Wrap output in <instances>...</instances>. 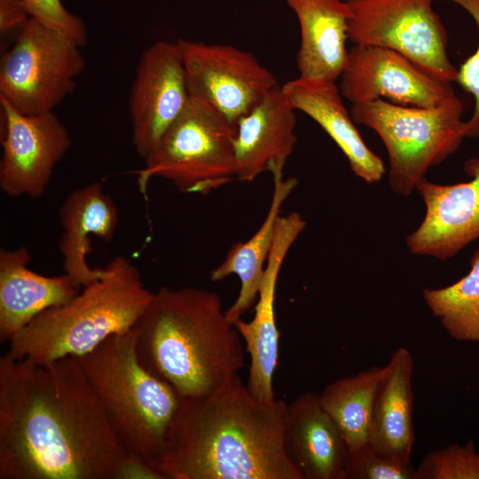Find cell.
Segmentation results:
<instances>
[{"instance_id": "obj_1", "label": "cell", "mask_w": 479, "mask_h": 479, "mask_svg": "<svg viewBox=\"0 0 479 479\" xmlns=\"http://www.w3.org/2000/svg\"><path fill=\"white\" fill-rule=\"evenodd\" d=\"M130 458L74 357L0 358V479H129Z\"/></svg>"}, {"instance_id": "obj_2", "label": "cell", "mask_w": 479, "mask_h": 479, "mask_svg": "<svg viewBox=\"0 0 479 479\" xmlns=\"http://www.w3.org/2000/svg\"><path fill=\"white\" fill-rule=\"evenodd\" d=\"M287 404H264L239 374L213 391L183 397L165 479H303L284 442Z\"/></svg>"}, {"instance_id": "obj_3", "label": "cell", "mask_w": 479, "mask_h": 479, "mask_svg": "<svg viewBox=\"0 0 479 479\" xmlns=\"http://www.w3.org/2000/svg\"><path fill=\"white\" fill-rule=\"evenodd\" d=\"M134 330L141 364L183 397L213 391L245 365L242 339L210 290L159 288Z\"/></svg>"}, {"instance_id": "obj_4", "label": "cell", "mask_w": 479, "mask_h": 479, "mask_svg": "<svg viewBox=\"0 0 479 479\" xmlns=\"http://www.w3.org/2000/svg\"><path fill=\"white\" fill-rule=\"evenodd\" d=\"M75 358L128 455L160 473L183 397L141 364L134 327Z\"/></svg>"}, {"instance_id": "obj_5", "label": "cell", "mask_w": 479, "mask_h": 479, "mask_svg": "<svg viewBox=\"0 0 479 479\" xmlns=\"http://www.w3.org/2000/svg\"><path fill=\"white\" fill-rule=\"evenodd\" d=\"M152 295L139 270L125 257L116 256L99 278L20 330L6 353L41 365L84 356L110 336L131 330Z\"/></svg>"}, {"instance_id": "obj_6", "label": "cell", "mask_w": 479, "mask_h": 479, "mask_svg": "<svg viewBox=\"0 0 479 479\" xmlns=\"http://www.w3.org/2000/svg\"><path fill=\"white\" fill-rule=\"evenodd\" d=\"M349 113L355 123L381 137L389 159V185L400 195H410L428 169L453 154L466 137L463 105L456 95L435 107L378 98L351 105Z\"/></svg>"}, {"instance_id": "obj_7", "label": "cell", "mask_w": 479, "mask_h": 479, "mask_svg": "<svg viewBox=\"0 0 479 479\" xmlns=\"http://www.w3.org/2000/svg\"><path fill=\"white\" fill-rule=\"evenodd\" d=\"M236 128L210 105L191 98L137 171L140 192L161 177L185 193L208 194L236 177Z\"/></svg>"}, {"instance_id": "obj_8", "label": "cell", "mask_w": 479, "mask_h": 479, "mask_svg": "<svg viewBox=\"0 0 479 479\" xmlns=\"http://www.w3.org/2000/svg\"><path fill=\"white\" fill-rule=\"evenodd\" d=\"M80 46L34 18L0 62V97L18 112L53 110L70 95L85 68Z\"/></svg>"}, {"instance_id": "obj_9", "label": "cell", "mask_w": 479, "mask_h": 479, "mask_svg": "<svg viewBox=\"0 0 479 479\" xmlns=\"http://www.w3.org/2000/svg\"><path fill=\"white\" fill-rule=\"evenodd\" d=\"M435 0H352L348 36L354 44L389 48L432 75L456 82L458 69L447 54V31Z\"/></svg>"}, {"instance_id": "obj_10", "label": "cell", "mask_w": 479, "mask_h": 479, "mask_svg": "<svg viewBox=\"0 0 479 479\" xmlns=\"http://www.w3.org/2000/svg\"><path fill=\"white\" fill-rule=\"evenodd\" d=\"M191 98L210 105L236 128L278 81L251 52L228 44L178 39Z\"/></svg>"}, {"instance_id": "obj_11", "label": "cell", "mask_w": 479, "mask_h": 479, "mask_svg": "<svg viewBox=\"0 0 479 479\" xmlns=\"http://www.w3.org/2000/svg\"><path fill=\"white\" fill-rule=\"evenodd\" d=\"M0 106L1 191L12 198H38L70 149V134L53 112L24 114L2 97Z\"/></svg>"}, {"instance_id": "obj_12", "label": "cell", "mask_w": 479, "mask_h": 479, "mask_svg": "<svg viewBox=\"0 0 479 479\" xmlns=\"http://www.w3.org/2000/svg\"><path fill=\"white\" fill-rule=\"evenodd\" d=\"M340 91L351 105L388 98L414 107H435L456 94L451 85L397 51L354 44L341 75Z\"/></svg>"}, {"instance_id": "obj_13", "label": "cell", "mask_w": 479, "mask_h": 479, "mask_svg": "<svg viewBox=\"0 0 479 479\" xmlns=\"http://www.w3.org/2000/svg\"><path fill=\"white\" fill-rule=\"evenodd\" d=\"M190 98L177 42L150 45L139 59L129 99L132 144L143 160L154 151Z\"/></svg>"}, {"instance_id": "obj_14", "label": "cell", "mask_w": 479, "mask_h": 479, "mask_svg": "<svg viewBox=\"0 0 479 479\" xmlns=\"http://www.w3.org/2000/svg\"><path fill=\"white\" fill-rule=\"evenodd\" d=\"M305 227L306 222L298 212L279 217L254 317L250 321L240 318L232 323L246 344L250 359L247 389L256 399L268 404L276 401L272 383L279 357V332L275 315L278 279L289 249Z\"/></svg>"}, {"instance_id": "obj_15", "label": "cell", "mask_w": 479, "mask_h": 479, "mask_svg": "<svg viewBox=\"0 0 479 479\" xmlns=\"http://www.w3.org/2000/svg\"><path fill=\"white\" fill-rule=\"evenodd\" d=\"M465 170L473 177L468 182L443 185L423 177L417 183L426 214L406 239L412 254L447 260L479 239V159L468 161Z\"/></svg>"}, {"instance_id": "obj_16", "label": "cell", "mask_w": 479, "mask_h": 479, "mask_svg": "<svg viewBox=\"0 0 479 479\" xmlns=\"http://www.w3.org/2000/svg\"><path fill=\"white\" fill-rule=\"evenodd\" d=\"M295 111L278 86L238 121L236 178L249 183L265 171L284 172L297 141Z\"/></svg>"}, {"instance_id": "obj_17", "label": "cell", "mask_w": 479, "mask_h": 479, "mask_svg": "<svg viewBox=\"0 0 479 479\" xmlns=\"http://www.w3.org/2000/svg\"><path fill=\"white\" fill-rule=\"evenodd\" d=\"M30 260L26 247L0 251L1 342H9L36 316L67 302L82 288L67 273L49 277L31 271Z\"/></svg>"}, {"instance_id": "obj_18", "label": "cell", "mask_w": 479, "mask_h": 479, "mask_svg": "<svg viewBox=\"0 0 479 479\" xmlns=\"http://www.w3.org/2000/svg\"><path fill=\"white\" fill-rule=\"evenodd\" d=\"M284 442L303 479H342L347 446L319 394L308 391L287 404Z\"/></svg>"}, {"instance_id": "obj_19", "label": "cell", "mask_w": 479, "mask_h": 479, "mask_svg": "<svg viewBox=\"0 0 479 479\" xmlns=\"http://www.w3.org/2000/svg\"><path fill=\"white\" fill-rule=\"evenodd\" d=\"M281 90L295 110L310 116L334 141L357 177L368 184L381 179L385 165L363 140L335 82L298 77L284 83Z\"/></svg>"}, {"instance_id": "obj_20", "label": "cell", "mask_w": 479, "mask_h": 479, "mask_svg": "<svg viewBox=\"0 0 479 479\" xmlns=\"http://www.w3.org/2000/svg\"><path fill=\"white\" fill-rule=\"evenodd\" d=\"M301 35L296 55L299 77L336 82L349 57L346 47L350 9L342 0H287Z\"/></svg>"}, {"instance_id": "obj_21", "label": "cell", "mask_w": 479, "mask_h": 479, "mask_svg": "<svg viewBox=\"0 0 479 479\" xmlns=\"http://www.w3.org/2000/svg\"><path fill=\"white\" fill-rule=\"evenodd\" d=\"M63 232L59 249L65 273L83 287L98 278L103 268H92L86 255L90 252V236L109 242L119 223L118 209L99 182L71 192L59 208Z\"/></svg>"}, {"instance_id": "obj_22", "label": "cell", "mask_w": 479, "mask_h": 479, "mask_svg": "<svg viewBox=\"0 0 479 479\" xmlns=\"http://www.w3.org/2000/svg\"><path fill=\"white\" fill-rule=\"evenodd\" d=\"M413 366L408 349L400 347L391 355L374 394L369 431L375 452L404 462H411L415 441Z\"/></svg>"}, {"instance_id": "obj_23", "label": "cell", "mask_w": 479, "mask_h": 479, "mask_svg": "<svg viewBox=\"0 0 479 479\" xmlns=\"http://www.w3.org/2000/svg\"><path fill=\"white\" fill-rule=\"evenodd\" d=\"M271 176L272 196L262 224L248 240L233 244L224 259L210 272L212 281H220L230 275H236L240 279L239 294L225 310L231 323L242 318L257 299L282 206L298 185L294 177L284 178V172H276Z\"/></svg>"}, {"instance_id": "obj_24", "label": "cell", "mask_w": 479, "mask_h": 479, "mask_svg": "<svg viewBox=\"0 0 479 479\" xmlns=\"http://www.w3.org/2000/svg\"><path fill=\"white\" fill-rule=\"evenodd\" d=\"M384 366H373L327 384L319 394L321 404L341 432L348 453L370 445L373 397Z\"/></svg>"}, {"instance_id": "obj_25", "label": "cell", "mask_w": 479, "mask_h": 479, "mask_svg": "<svg viewBox=\"0 0 479 479\" xmlns=\"http://www.w3.org/2000/svg\"><path fill=\"white\" fill-rule=\"evenodd\" d=\"M470 271L442 288H426L423 298L448 334L461 342H479V249Z\"/></svg>"}, {"instance_id": "obj_26", "label": "cell", "mask_w": 479, "mask_h": 479, "mask_svg": "<svg viewBox=\"0 0 479 479\" xmlns=\"http://www.w3.org/2000/svg\"><path fill=\"white\" fill-rule=\"evenodd\" d=\"M418 479H479V452L473 440L431 451L416 468Z\"/></svg>"}, {"instance_id": "obj_27", "label": "cell", "mask_w": 479, "mask_h": 479, "mask_svg": "<svg viewBox=\"0 0 479 479\" xmlns=\"http://www.w3.org/2000/svg\"><path fill=\"white\" fill-rule=\"evenodd\" d=\"M342 479H418L416 468L375 452L370 445L348 453Z\"/></svg>"}, {"instance_id": "obj_28", "label": "cell", "mask_w": 479, "mask_h": 479, "mask_svg": "<svg viewBox=\"0 0 479 479\" xmlns=\"http://www.w3.org/2000/svg\"><path fill=\"white\" fill-rule=\"evenodd\" d=\"M30 18L54 28L80 47L88 42V32L83 20L71 13L61 0H22Z\"/></svg>"}, {"instance_id": "obj_29", "label": "cell", "mask_w": 479, "mask_h": 479, "mask_svg": "<svg viewBox=\"0 0 479 479\" xmlns=\"http://www.w3.org/2000/svg\"><path fill=\"white\" fill-rule=\"evenodd\" d=\"M466 10L479 30V0H447ZM475 98V109L467 121L466 137L479 138V43L476 51L458 69L456 81Z\"/></svg>"}, {"instance_id": "obj_30", "label": "cell", "mask_w": 479, "mask_h": 479, "mask_svg": "<svg viewBox=\"0 0 479 479\" xmlns=\"http://www.w3.org/2000/svg\"><path fill=\"white\" fill-rule=\"evenodd\" d=\"M22 0H0V31L7 33L20 27L29 20Z\"/></svg>"}, {"instance_id": "obj_31", "label": "cell", "mask_w": 479, "mask_h": 479, "mask_svg": "<svg viewBox=\"0 0 479 479\" xmlns=\"http://www.w3.org/2000/svg\"><path fill=\"white\" fill-rule=\"evenodd\" d=\"M342 1H344V2H350V1H352V0H342Z\"/></svg>"}]
</instances>
